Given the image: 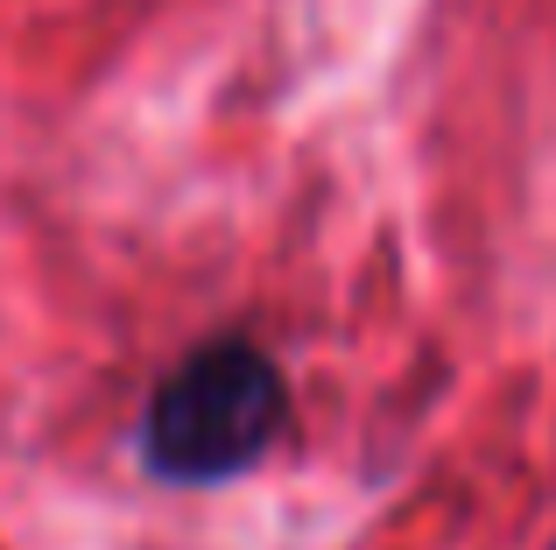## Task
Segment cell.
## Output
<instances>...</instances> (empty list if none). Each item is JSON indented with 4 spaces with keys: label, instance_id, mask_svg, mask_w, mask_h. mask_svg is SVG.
I'll return each instance as SVG.
<instances>
[{
    "label": "cell",
    "instance_id": "obj_1",
    "mask_svg": "<svg viewBox=\"0 0 556 550\" xmlns=\"http://www.w3.org/2000/svg\"><path fill=\"white\" fill-rule=\"evenodd\" d=\"M289 424V382L254 339H212L155 382L141 410V466L163 487H218L268 459Z\"/></svg>",
    "mask_w": 556,
    "mask_h": 550
}]
</instances>
